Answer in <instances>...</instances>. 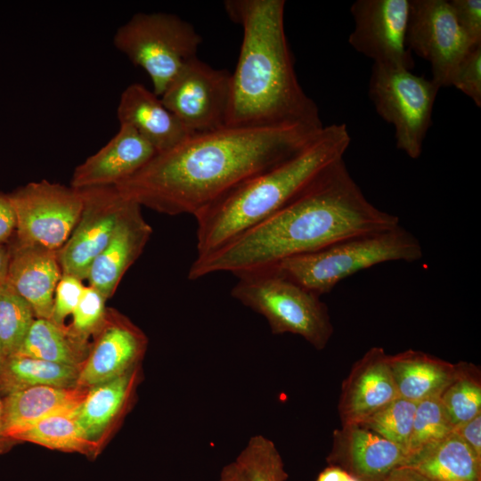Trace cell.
I'll list each match as a JSON object with an SVG mask.
<instances>
[{
    "label": "cell",
    "mask_w": 481,
    "mask_h": 481,
    "mask_svg": "<svg viewBox=\"0 0 481 481\" xmlns=\"http://www.w3.org/2000/svg\"><path fill=\"white\" fill-rule=\"evenodd\" d=\"M397 397L388 355L382 347H371L353 364L342 383L338 402L341 425L360 424Z\"/></svg>",
    "instance_id": "obj_16"
},
{
    "label": "cell",
    "mask_w": 481,
    "mask_h": 481,
    "mask_svg": "<svg viewBox=\"0 0 481 481\" xmlns=\"http://www.w3.org/2000/svg\"><path fill=\"white\" fill-rule=\"evenodd\" d=\"M460 363L458 375L439 396L453 430L481 413L480 371L472 363Z\"/></svg>",
    "instance_id": "obj_28"
},
{
    "label": "cell",
    "mask_w": 481,
    "mask_h": 481,
    "mask_svg": "<svg viewBox=\"0 0 481 481\" xmlns=\"http://www.w3.org/2000/svg\"><path fill=\"white\" fill-rule=\"evenodd\" d=\"M403 466L434 481H481V459L454 430Z\"/></svg>",
    "instance_id": "obj_24"
},
{
    "label": "cell",
    "mask_w": 481,
    "mask_h": 481,
    "mask_svg": "<svg viewBox=\"0 0 481 481\" xmlns=\"http://www.w3.org/2000/svg\"><path fill=\"white\" fill-rule=\"evenodd\" d=\"M231 95V73L198 57L187 62L160 98L191 135L225 126Z\"/></svg>",
    "instance_id": "obj_10"
},
{
    "label": "cell",
    "mask_w": 481,
    "mask_h": 481,
    "mask_svg": "<svg viewBox=\"0 0 481 481\" xmlns=\"http://www.w3.org/2000/svg\"><path fill=\"white\" fill-rule=\"evenodd\" d=\"M88 388L36 386L4 395L2 423L6 438L49 416L71 411L78 406Z\"/></svg>",
    "instance_id": "obj_21"
},
{
    "label": "cell",
    "mask_w": 481,
    "mask_h": 481,
    "mask_svg": "<svg viewBox=\"0 0 481 481\" xmlns=\"http://www.w3.org/2000/svg\"><path fill=\"white\" fill-rule=\"evenodd\" d=\"M406 459V453L394 443L359 424H353L334 431L327 461L359 481H386Z\"/></svg>",
    "instance_id": "obj_15"
},
{
    "label": "cell",
    "mask_w": 481,
    "mask_h": 481,
    "mask_svg": "<svg viewBox=\"0 0 481 481\" xmlns=\"http://www.w3.org/2000/svg\"><path fill=\"white\" fill-rule=\"evenodd\" d=\"M151 233L141 206L129 200L110 242L88 270L86 279L89 285L106 299L111 298L122 277L142 254Z\"/></svg>",
    "instance_id": "obj_18"
},
{
    "label": "cell",
    "mask_w": 481,
    "mask_h": 481,
    "mask_svg": "<svg viewBox=\"0 0 481 481\" xmlns=\"http://www.w3.org/2000/svg\"><path fill=\"white\" fill-rule=\"evenodd\" d=\"M455 19L473 45H481V1L451 0Z\"/></svg>",
    "instance_id": "obj_36"
},
{
    "label": "cell",
    "mask_w": 481,
    "mask_h": 481,
    "mask_svg": "<svg viewBox=\"0 0 481 481\" xmlns=\"http://www.w3.org/2000/svg\"><path fill=\"white\" fill-rule=\"evenodd\" d=\"M354 29L348 43L373 64L412 70L407 44L410 0H356L350 8Z\"/></svg>",
    "instance_id": "obj_12"
},
{
    "label": "cell",
    "mask_w": 481,
    "mask_h": 481,
    "mask_svg": "<svg viewBox=\"0 0 481 481\" xmlns=\"http://www.w3.org/2000/svg\"><path fill=\"white\" fill-rule=\"evenodd\" d=\"M81 367L13 355L0 367V392L5 395L36 386L75 387Z\"/></svg>",
    "instance_id": "obj_25"
},
{
    "label": "cell",
    "mask_w": 481,
    "mask_h": 481,
    "mask_svg": "<svg viewBox=\"0 0 481 481\" xmlns=\"http://www.w3.org/2000/svg\"><path fill=\"white\" fill-rule=\"evenodd\" d=\"M201 43L191 23L161 12L134 14L113 37L115 47L147 73L159 97L183 66L198 57Z\"/></svg>",
    "instance_id": "obj_7"
},
{
    "label": "cell",
    "mask_w": 481,
    "mask_h": 481,
    "mask_svg": "<svg viewBox=\"0 0 481 481\" xmlns=\"http://www.w3.org/2000/svg\"><path fill=\"white\" fill-rule=\"evenodd\" d=\"M450 86L481 106V45H474L455 68Z\"/></svg>",
    "instance_id": "obj_34"
},
{
    "label": "cell",
    "mask_w": 481,
    "mask_h": 481,
    "mask_svg": "<svg viewBox=\"0 0 481 481\" xmlns=\"http://www.w3.org/2000/svg\"><path fill=\"white\" fill-rule=\"evenodd\" d=\"M157 151L135 130L119 125L116 135L78 165L70 186L78 189L115 186L143 167Z\"/></svg>",
    "instance_id": "obj_17"
},
{
    "label": "cell",
    "mask_w": 481,
    "mask_h": 481,
    "mask_svg": "<svg viewBox=\"0 0 481 481\" xmlns=\"http://www.w3.org/2000/svg\"><path fill=\"white\" fill-rule=\"evenodd\" d=\"M141 379L140 365L88 389L76 409V417L88 439L99 440L125 412Z\"/></svg>",
    "instance_id": "obj_23"
},
{
    "label": "cell",
    "mask_w": 481,
    "mask_h": 481,
    "mask_svg": "<svg viewBox=\"0 0 481 481\" xmlns=\"http://www.w3.org/2000/svg\"><path fill=\"white\" fill-rule=\"evenodd\" d=\"M234 462L247 481H286L288 477L275 444L262 435L251 436Z\"/></svg>",
    "instance_id": "obj_31"
},
{
    "label": "cell",
    "mask_w": 481,
    "mask_h": 481,
    "mask_svg": "<svg viewBox=\"0 0 481 481\" xmlns=\"http://www.w3.org/2000/svg\"><path fill=\"white\" fill-rule=\"evenodd\" d=\"M8 245L5 281L31 306L37 318L52 320L55 289L62 275L57 251L13 240Z\"/></svg>",
    "instance_id": "obj_19"
},
{
    "label": "cell",
    "mask_w": 481,
    "mask_h": 481,
    "mask_svg": "<svg viewBox=\"0 0 481 481\" xmlns=\"http://www.w3.org/2000/svg\"><path fill=\"white\" fill-rule=\"evenodd\" d=\"M453 431L439 396L418 402L407 459L441 442ZM406 459V460H407Z\"/></svg>",
    "instance_id": "obj_32"
},
{
    "label": "cell",
    "mask_w": 481,
    "mask_h": 481,
    "mask_svg": "<svg viewBox=\"0 0 481 481\" xmlns=\"http://www.w3.org/2000/svg\"><path fill=\"white\" fill-rule=\"evenodd\" d=\"M2 412H3V402L0 398V453L3 452L6 448L10 446L12 440L6 438L3 431V423H2Z\"/></svg>",
    "instance_id": "obj_43"
},
{
    "label": "cell",
    "mask_w": 481,
    "mask_h": 481,
    "mask_svg": "<svg viewBox=\"0 0 481 481\" xmlns=\"http://www.w3.org/2000/svg\"><path fill=\"white\" fill-rule=\"evenodd\" d=\"M421 257L420 241L413 234L397 225L289 257L271 266L321 297L329 293L340 281L359 271L381 263L414 262Z\"/></svg>",
    "instance_id": "obj_5"
},
{
    "label": "cell",
    "mask_w": 481,
    "mask_h": 481,
    "mask_svg": "<svg viewBox=\"0 0 481 481\" xmlns=\"http://www.w3.org/2000/svg\"><path fill=\"white\" fill-rule=\"evenodd\" d=\"M4 362V357L1 344H0V367L2 366Z\"/></svg>",
    "instance_id": "obj_44"
},
{
    "label": "cell",
    "mask_w": 481,
    "mask_h": 481,
    "mask_svg": "<svg viewBox=\"0 0 481 481\" xmlns=\"http://www.w3.org/2000/svg\"><path fill=\"white\" fill-rule=\"evenodd\" d=\"M106 300L94 287L86 286L83 296L72 314L73 321L69 331L85 341L89 335L96 333L105 319Z\"/></svg>",
    "instance_id": "obj_33"
},
{
    "label": "cell",
    "mask_w": 481,
    "mask_h": 481,
    "mask_svg": "<svg viewBox=\"0 0 481 481\" xmlns=\"http://www.w3.org/2000/svg\"><path fill=\"white\" fill-rule=\"evenodd\" d=\"M346 481H359L356 478L353 477L352 476H349V477Z\"/></svg>",
    "instance_id": "obj_45"
},
{
    "label": "cell",
    "mask_w": 481,
    "mask_h": 481,
    "mask_svg": "<svg viewBox=\"0 0 481 481\" xmlns=\"http://www.w3.org/2000/svg\"><path fill=\"white\" fill-rule=\"evenodd\" d=\"M454 431L481 459V413L459 426Z\"/></svg>",
    "instance_id": "obj_38"
},
{
    "label": "cell",
    "mask_w": 481,
    "mask_h": 481,
    "mask_svg": "<svg viewBox=\"0 0 481 481\" xmlns=\"http://www.w3.org/2000/svg\"><path fill=\"white\" fill-rule=\"evenodd\" d=\"M397 225L398 216L366 199L341 159L272 216L197 257L188 278L197 280L218 272L235 275L268 267L289 257Z\"/></svg>",
    "instance_id": "obj_2"
},
{
    "label": "cell",
    "mask_w": 481,
    "mask_h": 481,
    "mask_svg": "<svg viewBox=\"0 0 481 481\" xmlns=\"http://www.w3.org/2000/svg\"><path fill=\"white\" fill-rule=\"evenodd\" d=\"M417 404L399 396L375 411L359 425L394 443L407 457Z\"/></svg>",
    "instance_id": "obj_30"
},
{
    "label": "cell",
    "mask_w": 481,
    "mask_h": 481,
    "mask_svg": "<svg viewBox=\"0 0 481 481\" xmlns=\"http://www.w3.org/2000/svg\"><path fill=\"white\" fill-rule=\"evenodd\" d=\"M232 296L265 318L273 334L301 336L317 350L328 345L333 326L320 297L268 266L235 274Z\"/></svg>",
    "instance_id": "obj_6"
},
{
    "label": "cell",
    "mask_w": 481,
    "mask_h": 481,
    "mask_svg": "<svg viewBox=\"0 0 481 481\" xmlns=\"http://www.w3.org/2000/svg\"><path fill=\"white\" fill-rule=\"evenodd\" d=\"M119 125L135 130L158 152L167 151L192 135L161 98L141 83L122 92L117 108Z\"/></svg>",
    "instance_id": "obj_20"
},
{
    "label": "cell",
    "mask_w": 481,
    "mask_h": 481,
    "mask_svg": "<svg viewBox=\"0 0 481 481\" xmlns=\"http://www.w3.org/2000/svg\"><path fill=\"white\" fill-rule=\"evenodd\" d=\"M81 192L84 205L79 220L57 254L62 273L83 281L110 242L129 200L115 186Z\"/></svg>",
    "instance_id": "obj_13"
},
{
    "label": "cell",
    "mask_w": 481,
    "mask_h": 481,
    "mask_svg": "<svg viewBox=\"0 0 481 481\" xmlns=\"http://www.w3.org/2000/svg\"><path fill=\"white\" fill-rule=\"evenodd\" d=\"M76 409L45 418L18 433L13 441L33 443L49 449L90 453L99 444L88 439L76 417Z\"/></svg>",
    "instance_id": "obj_27"
},
{
    "label": "cell",
    "mask_w": 481,
    "mask_h": 481,
    "mask_svg": "<svg viewBox=\"0 0 481 481\" xmlns=\"http://www.w3.org/2000/svg\"><path fill=\"white\" fill-rule=\"evenodd\" d=\"M36 318L21 296L6 281L0 283V344L4 360L19 352Z\"/></svg>",
    "instance_id": "obj_29"
},
{
    "label": "cell",
    "mask_w": 481,
    "mask_h": 481,
    "mask_svg": "<svg viewBox=\"0 0 481 481\" xmlns=\"http://www.w3.org/2000/svg\"><path fill=\"white\" fill-rule=\"evenodd\" d=\"M86 341L51 320L36 318L15 355L81 366L86 360Z\"/></svg>",
    "instance_id": "obj_26"
},
{
    "label": "cell",
    "mask_w": 481,
    "mask_h": 481,
    "mask_svg": "<svg viewBox=\"0 0 481 481\" xmlns=\"http://www.w3.org/2000/svg\"><path fill=\"white\" fill-rule=\"evenodd\" d=\"M388 364L399 396L417 403L440 396L461 366L412 349L388 355Z\"/></svg>",
    "instance_id": "obj_22"
},
{
    "label": "cell",
    "mask_w": 481,
    "mask_h": 481,
    "mask_svg": "<svg viewBox=\"0 0 481 481\" xmlns=\"http://www.w3.org/2000/svg\"><path fill=\"white\" fill-rule=\"evenodd\" d=\"M284 0H226L232 21L242 29L231 73L225 126L264 128L324 126L314 101L298 79L284 27Z\"/></svg>",
    "instance_id": "obj_3"
},
{
    "label": "cell",
    "mask_w": 481,
    "mask_h": 481,
    "mask_svg": "<svg viewBox=\"0 0 481 481\" xmlns=\"http://www.w3.org/2000/svg\"><path fill=\"white\" fill-rule=\"evenodd\" d=\"M14 241L57 251L77 224L84 205L81 190L47 180L31 182L11 194Z\"/></svg>",
    "instance_id": "obj_9"
},
{
    "label": "cell",
    "mask_w": 481,
    "mask_h": 481,
    "mask_svg": "<svg viewBox=\"0 0 481 481\" xmlns=\"http://www.w3.org/2000/svg\"><path fill=\"white\" fill-rule=\"evenodd\" d=\"M386 481H434L414 469L401 466L391 472Z\"/></svg>",
    "instance_id": "obj_39"
},
{
    "label": "cell",
    "mask_w": 481,
    "mask_h": 481,
    "mask_svg": "<svg viewBox=\"0 0 481 481\" xmlns=\"http://www.w3.org/2000/svg\"><path fill=\"white\" fill-rule=\"evenodd\" d=\"M349 476L339 467L330 465L318 475L316 481H346Z\"/></svg>",
    "instance_id": "obj_40"
},
{
    "label": "cell",
    "mask_w": 481,
    "mask_h": 481,
    "mask_svg": "<svg viewBox=\"0 0 481 481\" xmlns=\"http://www.w3.org/2000/svg\"><path fill=\"white\" fill-rule=\"evenodd\" d=\"M15 227V215L9 195L0 192V245L12 240Z\"/></svg>",
    "instance_id": "obj_37"
},
{
    "label": "cell",
    "mask_w": 481,
    "mask_h": 481,
    "mask_svg": "<svg viewBox=\"0 0 481 481\" xmlns=\"http://www.w3.org/2000/svg\"><path fill=\"white\" fill-rule=\"evenodd\" d=\"M407 44L430 63L431 79L440 88L450 86L457 65L477 45L461 29L446 0H410Z\"/></svg>",
    "instance_id": "obj_11"
},
{
    "label": "cell",
    "mask_w": 481,
    "mask_h": 481,
    "mask_svg": "<svg viewBox=\"0 0 481 481\" xmlns=\"http://www.w3.org/2000/svg\"><path fill=\"white\" fill-rule=\"evenodd\" d=\"M351 143L346 124L323 128L293 156L238 185L194 216L197 257L220 248L284 208L330 165Z\"/></svg>",
    "instance_id": "obj_4"
},
{
    "label": "cell",
    "mask_w": 481,
    "mask_h": 481,
    "mask_svg": "<svg viewBox=\"0 0 481 481\" xmlns=\"http://www.w3.org/2000/svg\"><path fill=\"white\" fill-rule=\"evenodd\" d=\"M10 260L8 244L0 245V283L5 281Z\"/></svg>",
    "instance_id": "obj_42"
},
{
    "label": "cell",
    "mask_w": 481,
    "mask_h": 481,
    "mask_svg": "<svg viewBox=\"0 0 481 481\" xmlns=\"http://www.w3.org/2000/svg\"><path fill=\"white\" fill-rule=\"evenodd\" d=\"M440 87L411 70L373 64L369 97L376 112L395 128L397 149L418 159L432 123Z\"/></svg>",
    "instance_id": "obj_8"
},
{
    "label": "cell",
    "mask_w": 481,
    "mask_h": 481,
    "mask_svg": "<svg viewBox=\"0 0 481 481\" xmlns=\"http://www.w3.org/2000/svg\"><path fill=\"white\" fill-rule=\"evenodd\" d=\"M97 338L84 361L77 387L91 388L140 365L147 348L144 333L119 313L106 311Z\"/></svg>",
    "instance_id": "obj_14"
},
{
    "label": "cell",
    "mask_w": 481,
    "mask_h": 481,
    "mask_svg": "<svg viewBox=\"0 0 481 481\" xmlns=\"http://www.w3.org/2000/svg\"><path fill=\"white\" fill-rule=\"evenodd\" d=\"M322 128L224 126L192 135L158 152L115 187L141 207L172 216H195L245 181L296 154Z\"/></svg>",
    "instance_id": "obj_1"
},
{
    "label": "cell",
    "mask_w": 481,
    "mask_h": 481,
    "mask_svg": "<svg viewBox=\"0 0 481 481\" xmlns=\"http://www.w3.org/2000/svg\"><path fill=\"white\" fill-rule=\"evenodd\" d=\"M85 288L82 280L62 273L55 289L51 321L63 327L64 320L73 314L83 296Z\"/></svg>",
    "instance_id": "obj_35"
},
{
    "label": "cell",
    "mask_w": 481,
    "mask_h": 481,
    "mask_svg": "<svg viewBox=\"0 0 481 481\" xmlns=\"http://www.w3.org/2000/svg\"><path fill=\"white\" fill-rule=\"evenodd\" d=\"M218 481H247L242 472L240 470L236 463L231 462L225 465L219 477Z\"/></svg>",
    "instance_id": "obj_41"
}]
</instances>
